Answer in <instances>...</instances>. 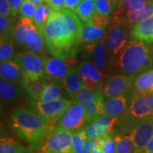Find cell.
Here are the masks:
<instances>
[{
    "label": "cell",
    "instance_id": "obj_1",
    "mask_svg": "<svg viewBox=\"0 0 153 153\" xmlns=\"http://www.w3.org/2000/svg\"><path fill=\"white\" fill-rule=\"evenodd\" d=\"M83 23L74 11L61 9L53 10L43 33L48 53L65 60L79 51L80 33Z\"/></svg>",
    "mask_w": 153,
    "mask_h": 153
},
{
    "label": "cell",
    "instance_id": "obj_2",
    "mask_svg": "<svg viewBox=\"0 0 153 153\" xmlns=\"http://www.w3.org/2000/svg\"><path fill=\"white\" fill-rule=\"evenodd\" d=\"M9 123L16 135L34 147L41 145L54 128V123L47 118L24 107H17L13 111Z\"/></svg>",
    "mask_w": 153,
    "mask_h": 153
},
{
    "label": "cell",
    "instance_id": "obj_3",
    "mask_svg": "<svg viewBox=\"0 0 153 153\" xmlns=\"http://www.w3.org/2000/svg\"><path fill=\"white\" fill-rule=\"evenodd\" d=\"M117 65L122 72L131 76L140 74L152 68L153 51L145 42L133 40L118 55Z\"/></svg>",
    "mask_w": 153,
    "mask_h": 153
},
{
    "label": "cell",
    "instance_id": "obj_4",
    "mask_svg": "<svg viewBox=\"0 0 153 153\" xmlns=\"http://www.w3.org/2000/svg\"><path fill=\"white\" fill-rule=\"evenodd\" d=\"M126 23L123 17L114 16L105 36L106 47L111 60L118 56L128 43Z\"/></svg>",
    "mask_w": 153,
    "mask_h": 153
},
{
    "label": "cell",
    "instance_id": "obj_5",
    "mask_svg": "<svg viewBox=\"0 0 153 153\" xmlns=\"http://www.w3.org/2000/svg\"><path fill=\"white\" fill-rule=\"evenodd\" d=\"M74 131L55 126L44 140L41 152L51 151L57 153H72V135Z\"/></svg>",
    "mask_w": 153,
    "mask_h": 153
},
{
    "label": "cell",
    "instance_id": "obj_6",
    "mask_svg": "<svg viewBox=\"0 0 153 153\" xmlns=\"http://www.w3.org/2000/svg\"><path fill=\"white\" fill-rule=\"evenodd\" d=\"M121 129L133 142L135 153H142L153 136V117L136 120Z\"/></svg>",
    "mask_w": 153,
    "mask_h": 153
},
{
    "label": "cell",
    "instance_id": "obj_7",
    "mask_svg": "<svg viewBox=\"0 0 153 153\" xmlns=\"http://www.w3.org/2000/svg\"><path fill=\"white\" fill-rule=\"evenodd\" d=\"M14 59L21 67L27 81L44 77L45 67L42 55L28 51L16 53Z\"/></svg>",
    "mask_w": 153,
    "mask_h": 153
},
{
    "label": "cell",
    "instance_id": "obj_8",
    "mask_svg": "<svg viewBox=\"0 0 153 153\" xmlns=\"http://www.w3.org/2000/svg\"><path fill=\"white\" fill-rule=\"evenodd\" d=\"M75 99L85 108L88 123L106 114L104 108L105 99L100 91L84 87Z\"/></svg>",
    "mask_w": 153,
    "mask_h": 153
},
{
    "label": "cell",
    "instance_id": "obj_9",
    "mask_svg": "<svg viewBox=\"0 0 153 153\" xmlns=\"http://www.w3.org/2000/svg\"><path fill=\"white\" fill-rule=\"evenodd\" d=\"M72 102L69 99L60 98L48 101H31L29 104L34 111L54 123L65 114Z\"/></svg>",
    "mask_w": 153,
    "mask_h": 153
},
{
    "label": "cell",
    "instance_id": "obj_10",
    "mask_svg": "<svg viewBox=\"0 0 153 153\" xmlns=\"http://www.w3.org/2000/svg\"><path fill=\"white\" fill-rule=\"evenodd\" d=\"M83 56L85 60L90 61L101 71L108 70L111 65V59L106 47V37L99 42L85 43Z\"/></svg>",
    "mask_w": 153,
    "mask_h": 153
},
{
    "label": "cell",
    "instance_id": "obj_11",
    "mask_svg": "<svg viewBox=\"0 0 153 153\" xmlns=\"http://www.w3.org/2000/svg\"><path fill=\"white\" fill-rule=\"evenodd\" d=\"M88 123L87 115L84 107L76 99L56 122V126L75 131L84 128Z\"/></svg>",
    "mask_w": 153,
    "mask_h": 153
},
{
    "label": "cell",
    "instance_id": "obj_12",
    "mask_svg": "<svg viewBox=\"0 0 153 153\" xmlns=\"http://www.w3.org/2000/svg\"><path fill=\"white\" fill-rule=\"evenodd\" d=\"M134 83L133 76L116 74L103 82L101 94L105 100L114 98L131 91Z\"/></svg>",
    "mask_w": 153,
    "mask_h": 153
},
{
    "label": "cell",
    "instance_id": "obj_13",
    "mask_svg": "<svg viewBox=\"0 0 153 153\" xmlns=\"http://www.w3.org/2000/svg\"><path fill=\"white\" fill-rule=\"evenodd\" d=\"M84 87L92 90L101 91L103 85L102 71L89 60H84L78 65Z\"/></svg>",
    "mask_w": 153,
    "mask_h": 153
},
{
    "label": "cell",
    "instance_id": "obj_14",
    "mask_svg": "<svg viewBox=\"0 0 153 153\" xmlns=\"http://www.w3.org/2000/svg\"><path fill=\"white\" fill-rule=\"evenodd\" d=\"M42 58L45 67L44 78L46 81L62 84V79L71 68L65 61L59 57L42 56Z\"/></svg>",
    "mask_w": 153,
    "mask_h": 153
},
{
    "label": "cell",
    "instance_id": "obj_15",
    "mask_svg": "<svg viewBox=\"0 0 153 153\" xmlns=\"http://www.w3.org/2000/svg\"><path fill=\"white\" fill-rule=\"evenodd\" d=\"M118 121V118L105 114L88 123L84 128L88 137L92 140L102 134L108 132H113V130L117 125Z\"/></svg>",
    "mask_w": 153,
    "mask_h": 153
},
{
    "label": "cell",
    "instance_id": "obj_16",
    "mask_svg": "<svg viewBox=\"0 0 153 153\" xmlns=\"http://www.w3.org/2000/svg\"><path fill=\"white\" fill-rule=\"evenodd\" d=\"M0 76L1 79L7 80L13 83L24 87L27 82L22 68L14 59L1 62L0 63Z\"/></svg>",
    "mask_w": 153,
    "mask_h": 153
},
{
    "label": "cell",
    "instance_id": "obj_17",
    "mask_svg": "<svg viewBox=\"0 0 153 153\" xmlns=\"http://www.w3.org/2000/svg\"><path fill=\"white\" fill-rule=\"evenodd\" d=\"M131 94L130 91L114 98L105 100L104 108L106 114L114 117L121 118L128 109Z\"/></svg>",
    "mask_w": 153,
    "mask_h": 153
},
{
    "label": "cell",
    "instance_id": "obj_18",
    "mask_svg": "<svg viewBox=\"0 0 153 153\" xmlns=\"http://www.w3.org/2000/svg\"><path fill=\"white\" fill-rule=\"evenodd\" d=\"M24 88L22 86L1 79L0 80V97L1 105L8 106L22 97Z\"/></svg>",
    "mask_w": 153,
    "mask_h": 153
},
{
    "label": "cell",
    "instance_id": "obj_19",
    "mask_svg": "<svg viewBox=\"0 0 153 153\" xmlns=\"http://www.w3.org/2000/svg\"><path fill=\"white\" fill-rule=\"evenodd\" d=\"M36 28L33 20L21 16L16 23L14 29L11 33V36L14 43L19 47L26 48V36L30 30Z\"/></svg>",
    "mask_w": 153,
    "mask_h": 153
},
{
    "label": "cell",
    "instance_id": "obj_20",
    "mask_svg": "<svg viewBox=\"0 0 153 153\" xmlns=\"http://www.w3.org/2000/svg\"><path fill=\"white\" fill-rule=\"evenodd\" d=\"M63 89L71 99H75L84 85L78 68H71L62 79Z\"/></svg>",
    "mask_w": 153,
    "mask_h": 153
},
{
    "label": "cell",
    "instance_id": "obj_21",
    "mask_svg": "<svg viewBox=\"0 0 153 153\" xmlns=\"http://www.w3.org/2000/svg\"><path fill=\"white\" fill-rule=\"evenodd\" d=\"M131 36L133 40L147 43H153V17L134 24Z\"/></svg>",
    "mask_w": 153,
    "mask_h": 153
},
{
    "label": "cell",
    "instance_id": "obj_22",
    "mask_svg": "<svg viewBox=\"0 0 153 153\" xmlns=\"http://www.w3.org/2000/svg\"><path fill=\"white\" fill-rule=\"evenodd\" d=\"M121 17L125 19L126 22L130 24H135L153 17V0H147L145 2L128 11Z\"/></svg>",
    "mask_w": 153,
    "mask_h": 153
},
{
    "label": "cell",
    "instance_id": "obj_23",
    "mask_svg": "<svg viewBox=\"0 0 153 153\" xmlns=\"http://www.w3.org/2000/svg\"><path fill=\"white\" fill-rule=\"evenodd\" d=\"M26 48L41 55L45 54L48 51L43 35L37 27L30 30L26 36Z\"/></svg>",
    "mask_w": 153,
    "mask_h": 153
},
{
    "label": "cell",
    "instance_id": "obj_24",
    "mask_svg": "<svg viewBox=\"0 0 153 153\" xmlns=\"http://www.w3.org/2000/svg\"><path fill=\"white\" fill-rule=\"evenodd\" d=\"M106 28H98L89 23H83L80 33V43L84 44L100 41L106 36Z\"/></svg>",
    "mask_w": 153,
    "mask_h": 153
},
{
    "label": "cell",
    "instance_id": "obj_25",
    "mask_svg": "<svg viewBox=\"0 0 153 153\" xmlns=\"http://www.w3.org/2000/svg\"><path fill=\"white\" fill-rule=\"evenodd\" d=\"M91 140L88 137L84 128L74 131L72 135V153H89Z\"/></svg>",
    "mask_w": 153,
    "mask_h": 153
},
{
    "label": "cell",
    "instance_id": "obj_26",
    "mask_svg": "<svg viewBox=\"0 0 153 153\" xmlns=\"http://www.w3.org/2000/svg\"><path fill=\"white\" fill-rule=\"evenodd\" d=\"M135 90L143 94L153 92V69L145 71L134 79Z\"/></svg>",
    "mask_w": 153,
    "mask_h": 153
},
{
    "label": "cell",
    "instance_id": "obj_27",
    "mask_svg": "<svg viewBox=\"0 0 153 153\" xmlns=\"http://www.w3.org/2000/svg\"><path fill=\"white\" fill-rule=\"evenodd\" d=\"M48 83V82L44 77L38 80H29L23 88L28 99L31 101H38L44 87Z\"/></svg>",
    "mask_w": 153,
    "mask_h": 153
},
{
    "label": "cell",
    "instance_id": "obj_28",
    "mask_svg": "<svg viewBox=\"0 0 153 153\" xmlns=\"http://www.w3.org/2000/svg\"><path fill=\"white\" fill-rule=\"evenodd\" d=\"M62 84L48 82L44 87L38 101H48L62 98Z\"/></svg>",
    "mask_w": 153,
    "mask_h": 153
},
{
    "label": "cell",
    "instance_id": "obj_29",
    "mask_svg": "<svg viewBox=\"0 0 153 153\" xmlns=\"http://www.w3.org/2000/svg\"><path fill=\"white\" fill-rule=\"evenodd\" d=\"M14 41L11 35H2L0 38V61L10 60L14 57Z\"/></svg>",
    "mask_w": 153,
    "mask_h": 153
},
{
    "label": "cell",
    "instance_id": "obj_30",
    "mask_svg": "<svg viewBox=\"0 0 153 153\" xmlns=\"http://www.w3.org/2000/svg\"><path fill=\"white\" fill-rule=\"evenodd\" d=\"M26 148L16 140L11 137L0 139V153H26Z\"/></svg>",
    "mask_w": 153,
    "mask_h": 153
},
{
    "label": "cell",
    "instance_id": "obj_31",
    "mask_svg": "<svg viewBox=\"0 0 153 153\" xmlns=\"http://www.w3.org/2000/svg\"><path fill=\"white\" fill-rule=\"evenodd\" d=\"M74 12L82 23H88L91 16L96 12L94 1L82 0Z\"/></svg>",
    "mask_w": 153,
    "mask_h": 153
},
{
    "label": "cell",
    "instance_id": "obj_32",
    "mask_svg": "<svg viewBox=\"0 0 153 153\" xmlns=\"http://www.w3.org/2000/svg\"><path fill=\"white\" fill-rule=\"evenodd\" d=\"M114 137L116 143V153H135L134 143L127 134H115Z\"/></svg>",
    "mask_w": 153,
    "mask_h": 153
},
{
    "label": "cell",
    "instance_id": "obj_33",
    "mask_svg": "<svg viewBox=\"0 0 153 153\" xmlns=\"http://www.w3.org/2000/svg\"><path fill=\"white\" fill-rule=\"evenodd\" d=\"M147 0H123L114 13V16H123L126 13L145 2Z\"/></svg>",
    "mask_w": 153,
    "mask_h": 153
},
{
    "label": "cell",
    "instance_id": "obj_34",
    "mask_svg": "<svg viewBox=\"0 0 153 153\" xmlns=\"http://www.w3.org/2000/svg\"><path fill=\"white\" fill-rule=\"evenodd\" d=\"M44 8H45V4L44 3H41V4L38 5L33 19L34 24L36 25V27L41 33H43L44 26L46 24L48 19L45 16Z\"/></svg>",
    "mask_w": 153,
    "mask_h": 153
},
{
    "label": "cell",
    "instance_id": "obj_35",
    "mask_svg": "<svg viewBox=\"0 0 153 153\" xmlns=\"http://www.w3.org/2000/svg\"><path fill=\"white\" fill-rule=\"evenodd\" d=\"M14 16L11 17L0 15V33L2 35H11V31L14 29L16 23Z\"/></svg>",
    "mask_w": 153,
    "mask_h": 153
},
{
    "label": "cell",
    "instance_id": "obj_36",
    "mask_svg": "<svg viewBox=\"0 0 153 153\" xmlns=\"http://www.w3.org/2000/svg\"><path fill=\"white\" fill-rule=\"evenodd\" d=\"M36 7H37V5L30 0H24L19 9V14H21V16L27 17L33 20Z\"/></svg>",
    "mask_w": 153,
    "mask_h": 153
},
{
    "label": "cell",
    "instance_id": "obj_37",
    "mask_svg": "<svg viewBox=\"0 0 153 153\" xmlns=\"http://www.w3.org/2000/svg\"><path fill=\"white\" fill-rule=\"evenodd\" d=\"M108 22H109V16L95 12L91 16L88 23L96 27L106 29L108 24Z\"/></svg>",
    "mask_w": 153,
    "mask_h": 153
},
{
    "label": "cell",
    "instance_id": "obj_38",
    "mask_svg": "<svg viewBox=\"0 0 153 153\" xmlns=\"http://www.w3.org/2000/svg\"><path fill=\"white\" fill-rule=\"evenodd\" d=\"M95 11L109 16L114 9L111 0H95Z\"/></svg>",
    "mask_w": 153,
    "mask_h": 153
},
{
    "label": "cell",
    "instance_id": "obj_39",
    "mask_svg": "<svg viewBox=\"0 0 153 153\" xmlns=\"http://www.w3.org/2000/svg\"><path fill=\"white\" fill-rule=\"evenodd\" d=\"M0 15L11 16V9L8 0H0Z\"/></svg>",
    "mask_w": 153,
    "mask_h": 153
},
{
    "label": "cell",
    "instance_id": "obj_40",
    "mask_svg": "<svg viewBox=\"0 0 153 153\" xmlns=\"http://www.w3.org/2000/svg\"><path fill=\"white\" fill-rule=\"evenodd\" d=\"M43 2L47 4L53 10H60L64 7L65 0H43Z\"/></svg>",
    "mask_w": 153,
    "mask_h": 153
},
{
    "label": "cell",
    "instance_id": "obj_41",
    "mask_svg": "<svg viewBox=\"0 0 153 153\" xmlns=\"http://www.w3.org/2000/svg\"><path fill=\"white\" fill-rule=\"evenodd\" d=\"M11 9V16L16 17L19 13V9L24 0H8Z\"/></svg>",
    "mask_w": 153,
    "mask_h": 153
},
{
    "label": "cell",
    "instance_id": "obj_42",
    "mask_svg": "<svg viewBox=\"0 0 153 153\" xmlns=\"http://www.w3.org/2000/svg\"><path fill=\"white\" fill-rule=\"evenodd\" d=\"M82 0H65L63 8L68 10L74 11Z\"/></svg>",
    "mask_w": 153,
    "mask_h": 153
},
{
    "label": "cell",
    "instance_id": "obj_43",
    "mask_svg": "<svg viewBox=\"0 0 153 153\" xmlns=\"http://www.w3.org/2000/svg\"><path fill=\"white\" fill-rule=\"evenodd\" d=\"M142 153H153V136L145 146Z\"/></svg>",
    "mask_w": 153,
    "mask_h": 153
},
{
    "label": "cell",
    "instance_id": "obj_44",
    "mask_svg": "<svg viewBox=\"0 0 153 153\" xmlns=\"http://www.w3.org/2000/svg\"><path fill=\"white\" fill-rule=\"evenodd\" d=\"M123 0H111L112 3H113V6H114V11L117 9V7L120 5V4L123 1Z\"/></svg>",
    "mask_w": 153,
    "mask_h": 153
},
{
    "label": "cell",
    "instance_id": "obj_45",
    "mask_svg": "<svg viewBox=\"0 0 153 153\" xmlns=\"http://www.w3.org/2000/svg\"><path fill=\"white\" fill-rule=\"evenodd\" d=\"M89 153H103L101 149L98 147H94V148H91V150Z\"/></svg>",
    "mask_w": 153,
    "mask_h": 153
},
{
    "label": "cell",
    "instance_id": "obj_46",
    "mask_svg": "<svg viewBox=\"0 0 153 153\" xmlns=\"http://www.w3.org/2000/svg\"><path fill=\"white\" fill-rule=\"evenodd\" d=\"M30 1H31L32 2H33L34 4H36V5H39L41 4V3L43 2V0H30Z\"/></svg>",
    "mask_w": 153,
    "mask_h": 153
},
{
    "label": "cell",
    "instance_id": "obj_47",
    "mask_svg": "<svg viewBox=\"0 0 153 153\" xmlns=\"http://www.w3.org/2000/svg\"><path fill=\"white\" fill-rule=\"evenodd\" d=\"M41 153H57L55 152H51V151H46V152H42Z\"/></svg>",
    "mask_w": 153,
    "mask_h": 153
},
{
    "label": "cell",
    "instance_id": "obj_48",
    "mask_svg": "<svg viewBox=\"0 0 153 153\" xmlns=\"http://www.w3.org/2000/svg\"><path fill=\"white\" fill-rule=\"evenodd\" d=\"M91 1H95V0H91Z\"/></svg>",
    "mask_w": 153,
    "mask_h": 153
}]
</instances>
